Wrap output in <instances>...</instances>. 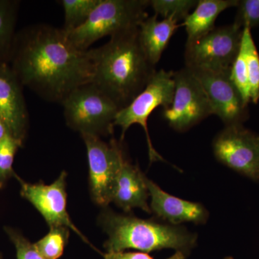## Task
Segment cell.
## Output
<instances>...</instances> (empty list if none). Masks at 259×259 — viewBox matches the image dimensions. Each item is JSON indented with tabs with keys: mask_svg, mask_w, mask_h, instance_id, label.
<instances>
[{
	"mask_svg": "<svg viewBox=\"0 0 259 259\" xmlns=\"http://www.w3.org/2000/svg\"><path fill=\"white\" fill-rule=\"evenodd\" d=\"M9 64L23 87L61 105L75 89L92 82L94 76L90 49L79 50L62 28L47 24L16 33Z\"/></svg>",
	"mask_w": 259,
	"mask_h": 259,
	"instance_id": "obj_1",
	"label": "cell"
},
{
	"mask_svg": "<svg viewBox=\"0 0 259 259\" xmlns=\"http://www.w3.org/2000/svg\"><path fill=\"white\" fill-rule=\"evenodd\" d=\"M90 52L94 66L92 83L120 110L144 90L156 72L140 42L139 28L115 34Z\"/></svg>",
	"mask_w": 259,
	"mask_h": 259,
	"instance_id": "obj_2",
	"label": "cell"
},
{
	"mask_svg": "<svg viewBox=\"0 0 259 259\" xmlns=\"http://www.w3.org/2000/svg\"><path fill=\"white\" fill-rule=\"evenodd\" d=\"M100 223L109 236L107 253L136 249L144 253L171 248L188 254L197 236L182 226L117 214L110 209L100 216Z\"/></svg>",
	"mask_w": 259,
	"mask_h": 259,
	"instance_id": "obj_3",
	"label": "cell"
},
{
	"mask_svg": "<svg viewBox=\"0 0 259 259\" xmlns=\"http://www.w3.org/2000/svg\"><path fill=\"white\" fill-rule=\"evenodd\" d=\"M149 6V0H100L88 20L68 33V38L76 49L88 51L102 37L139 28L148 18Z\"/></svg>",
	"mask_w": 259,
	"mask_h": 259,
	"instance_id": "obj_4",
	"label": "cell"
},
{
	"mask_svg": "<svg viewBox=\"0 0 259 259\" xmlns=\"http://www.w3.org/2000/svg\"><path fill=\"white\" fill-rule=\"evenodd\" d=\"M66 124L81 135L107 136L120 108L96 85L85 83L73 90L62 103Z\"/></svg>",
	"mask_w": 259,
	"mask_h": 259,
	"instance_id": "obj_5",
	"label": "cell"
},
{
	"mask_svg": "<svg viewBox=\"0 0 259 259\" xmlns=\"http://www.w3.org/2000/svg\"><path fill=\"white\" fill-rule=\"evenodd\" d=\"M175 88L174 71H166L164 69L156 71L144 90L128 105L121 109L114 122L115 127L119 126L122 129V140L131 125L139 124L143 127L146 134L151 163L164 160L153 148L148 132V120L158 107L165 109L171 105Z\"/></svg>",
	"mask_w": 259,
	"mask_h": 259,
	"instance_id": "obj_6",
	"label": "cell"
},
{
	"mask_svg": "<svg viewBox=\"0 0 259 259\" xmlns=\"http://www.w3.org/2000/svg\"><path fill=\"white\" fill-rule=\"evenodd\" d=\"M243 30L233 23L214 27L208 33L187 41L185 67L212 71L231 69L241 49Z\"/></svg>",
	"mask_w": 259,
	"mask_h": 259,
	"instance_id": "obj_7",
	"label": "cell"
},
{
	"mask_svg": "<svg viewBox=\"0 0 259 259\" xmlns=\"http://www.w3.org/2000/svg\"><path fill=\"white\" fill-rule=\"evenodd\" d=\"M88 151L92 197L98 205L112 202L117 178L126 158L120 142L109 143L93 135H81Z\"/></svg>",
	"mask_w": 259,
	"mask_h": 259,
	"instance_id": "obj_8",
	"label": "cell"
},
{
	"mask_svg": "<svg viewBox=\"0 0 259 259\" xmlns=\"http://www.w3.org/2000/svg\"><path fill=\"white\" fill-rule=\"evenodd\" d=\"M175 88L171 105L163 109V117L172 128L185 132L213 115L203 88L190 69L174 71Z\"/></svg>",
	"mask_w": 259,
	"mask_h": 259,
	"instance_id": "obj_9",
	"label": "cell"
},
{
	"mask_svg": "<svg viewBox=\"0 0 259 259\" xmlns=\"http://www.w3.org/2000/svg\"><path fill=\"white\" fill-rule=\"evenodd\" d=\"M218 161L253 181H259V135L243 125L226 126L214 138Z\"/></svg>",
	"mask_w": 259,
	"mask_h": 259,
	"instance_id": "obj_10",
	"label": "cell"
},
{
	"mask_svg": "<svg viewBox=\"0 0 259 259\" xmlns=\"http://www.w3.org/2000/svg\"><path fill=\"white\" fill-rule=\"evenodd\" d=\"M190 70L208 97L213 115L218 116L226 126L243 125L248 120V105L245 103L238 89L232 81L230 76L231 69Z\"/></svg>",
	"mask_w": 259,
	"mask_h": 259,
	"instance_id": "obj_11",
	"label": "cell"
},
{
	"mask_svg": "<svg viewBox=\"0 0 259 259\" xmlns=\"http://www.w3.org/2000/svg\"><path fill=\"white\" fill-rule=\"evenodd\" d=\"M21 185L22 197L28 200L41 214L50 228L66 227L72 230L83 241H89L71 221L66 209V173L60 176L51 185L30 184L15 175Z\"/></svg>",
	"mask_w": 259,
	"mask_h": 259,
	"instance_id": "obj_12",
	"label": "cell"
},
{
	"mask_svg": "<svg viewBox=\"0 0 259 259\" xmlns=\"http://www.w3.org/2000/svg\"><path fill=\"white\" fill-rule=\"evenodd\" d=\"M0 116L8 134L23 144L28 130V110L23 85L8 63H0Z\"/></svg>",
	"mask_w": 259,
	"mask_h": 259,
	"instance_id": "obj_13",
	"label": "cell"
},
{
	"mask_svg": "<svg viewBox=\"0 0 259 259\" xmlns=\"http://www.w3.org/2000/svg\"><path fill=\"white\" fill-rule=\"evenodd\" d=\"M146 185L151 198L150 208L162 221L173 226L183 223L203 224L207 222L208 211L202 204L171 195L148 178Z\"/></svg>",
	"mask_w": 259,
	"mask_h": 259,
	"instance_id": "obj_14",
	"label": "cell"
},
{
	"mask_svg": "<svg viewBox=\"0 0 259 259\" xmlns=\"http://www.w3.org/2000/svg\"><path fill=\"white\" fill-rule=\"evenodd\" d=\"M148 197L146 177L139 166L133 165L125 158L117 178L112 202L125 212L139 207L145 212L151 213Z\"/></svg>",
	"mask_w": 259,
	"mask_h": 259,
	"instance_id": "obj_15",
	"label": "cell"
},
{
	"mask_svg": "<svg viewBox=\"0 0 259 259\" xmlns=\"http://www.w3.org/2000/svg\"><path fill=\"white\" fill-rule=\"evenodd\" d=\"M181 24L171 19L158 20V15L148 17L139 26L141 46L151 64L156 66L161 59L175 32Z\"/></svg>",
	"mask_w": 259,
	"mask_h": 259,
	"instance_id": "obj_16",
	"label": "cell"
},
{
	"mask_svg": "<svg viewBox=\"0 0 259 259\" xmlns=\"http://www.w3.org/2000/svg\"><path fill=\"white\" fill-rule=\"evenodd\" d=\"M238 0H199L194 11L181 24L187 33V41L195 40L214 28V23L221 13L238 6Z\"/></svg>",
	"mask_w": 259,
	"mask_h": 259,
	"instance_id": "obj_17",
	"label": "cell"
},
{
	"mask_svg": "<svg viewBox=\"0 0 259 259\" xmlns=\"http://www.w3.org/2000/svg\"><path fill=\"white\" fill-rule=\"evenodd\" d=\"M18 1L0 0V63L9 64L15 37Z\"/></svg>",
	"mask_w": 259,
	"mask_h": 259,
	"instance_id": "obj_18",
	"label": "cell"
},
{
	"mask_svg": "<svg viewBox=\"0 0 259 259\" xmlns=\"http://www.w3.org/2000/svg\"><path fill=\"white\" fill-rule=\"evenodd\" d=\"M241 49L246 62L250 102L257 104L259 102V54L250 28H243Z\"/></svg>",
	"mask_w": 259,
	"mask_h": 259,
	"instance_id": "obj_19",
	"label": "cell"
},
{
	"mask_svg": "<svg viewBox=\"0 0 259 259\" xmlns=\"http://www.w3.org/2000/svg\"><path fill=\"white\" fill-rule=\"evenodd\" d=\"M59 3L64 10L62 29L68 34L79 28L88 20L100 0H61Z\"/></svg>",
	"mask_w": 259,
	"mask_h": 259,
	"instance_id": "obj_20",
	"label": "cell"
},
{
	"mask_svg": "<svg viewBox=\"0 0 259 259\" xmlns=\"http://www.w3.org/2000/svg\"><path fill=\"white\" fill-rule=\"evenodd\" d=\"M69 228L54 227L47 236L35 243L39 253L46 259H58L64 253V247L69 239Z\"/></svg>",
	"mask_w": 259,
	"mask_h": 259,
	"instance_id": "obj_21",
	"label": "cell"
},
{
	"mask_svg": "<svg viewBox=\"0 0 259 259\" xmlns=\"http://www.w3.org/2000/svg\"><path fill=\"white\" fill-rule=\"evenodd\" d=\"M150 6L155 15H161L163 19L185 20L190 14L191 10L195 8L197 0H149Z\"/></svg>",
	"mask_w": 259,
	"mask_h": 259,
	"instance_id": "obj_22",
	"label": "cell"
},
{
	"mask_svg": "<svg viewBox=\"0 0 259 259\" xmlns=\"http://www.w3.org/2000/svg\"><path fill=\"white\" fill-rule=\"evenodd\" d=\"M23 144L9 134L5 135L0 141V184L3 183L10 177L15 176L13 165L15 154Z\"/></svg>",
	"mask_w": 259,
	"mask_h": 259,
	"instance_id": "obj_23",
	"label": "cell"
},
{
	"mask_svg": "<svg viewBox=\"0 0 259 259\" xmlns=\"http://www.w3.org/2000/svg\"><path fill=\"white\" fill-rule=\"evenodd\" d=\"M230 76L246 105L250 102L249 81L244 54L241 49L232 65Z\"/></svg>",
	"mask_w": 259,
	"mask_h": 259,
	"instance_id": "obj_24",
	"label": "cell"
},
{
	"mask_svg": "<svg viewBox=\"0 0 259 259\" xmlns=\"http://www.w3.org/2000/svg\"><path fill=\"white\" fill-rule=\"evenodd\" d=\"M233 24L238 28H251L259 26V0H241L237 6Z\"/></svg>",
	"mask_w": 259,
	"mask_h": 259,
	"instance_id": "obj_25",
	"label": "cell"
},
{
	"mask_svg": "<svg viewBox=\"0 0 259 259\" xmlns=\"http://www.w3.org/2000/svg\"><path fill=\"white\" fill-rule=\"evenodd\" d=\"M5 231L16 248L18 259H46L37 250L35 244L12 228H5Z\"/></svg>",
	"mask_w": 259,
	"mask_h": 259,
	"instance_id": "obj_26",
	"label": "cell"
},
{
	"mask_svg": "<svg viewBox=\"0 0 259 259\" xmlns=\"http://www.w3.org/2000/svg\"><path fill=\"white\" fill-rule=\"evenodd\" d=\"M104 257L105 259H154L144 252H116V253H106L104 255ZM185 253L177 251L176 253L167 259H185Z\"/></svg>",
	"mask_w": 259,
	"mask_h": 259,
	"instance_id": "obj_27",
	"label": "cell"
},
{
	"mask_svg": "<svg viewBox=\"0 0 259 259\" xmlns=\"http://www.w3.org/2000/svg\"><path fill=\"white\" fill-rule=\"evenodd\" d=\"M8 134V130H7L6 125H5L4 121L0 116V141L5 137V135Z\"/></svg>",
	"mask_w": 259,
	"mask_h": 259,
	"instance_id": "obj_28",
	"label": "cell"
},
{
	"mask_svg": "<svg viewBox=\"0 0 259 259\" xmlns=\"http://www.w3.org/2000/svg\"><path fill=\"white\" fill-rule=\"evenodd\" d=\"M3 185H2V184H0V189H1L2 187H3Z\"/></svg>",
	"mask_w": 259,
	"mask_h": 259,
	"instance_id": "obj_29",
	"label": "cell"
},
{
	"mask_svg": "<svg viewBox=\"0 0 259 259\" xmlns=\"http://www.w3.org/2000/svg\"><path fill=\"white\" fill-rule=\"evenodd\" d=\"M226 259H233V258H231V257H228V258H226Z\"/></svg>",
	"mask_w": 259,
	"mask_h": 259,
	"instance_id": "obj_30",
	"label": "cell"
}]
</instances>
